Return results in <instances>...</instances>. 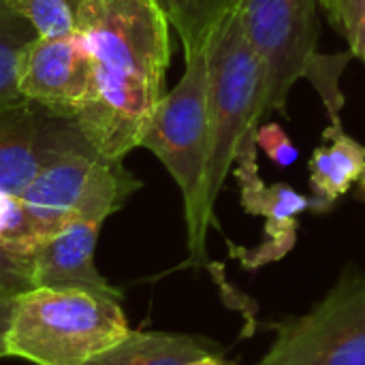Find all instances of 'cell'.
<instances>
[{"instance_id": "6da1fadb", "label": "cell", "mask_w": 365, "mask_h": 365, "mask_svg": "<svg viewBox=\"0 0 365 365\" xmlns=\"http://www.w3.org/2000/svg\"><path fill=\"white\" fill-rule=\"evenodd\" d=\"M77 36L92 58L94 79L92 101L77 124L101 156L124 160L141 145L165 96L169 24L152 0H90Z\"/></svg>"}, {"instance_id": "7a4b0ae2", "label": "cell", "mask_w": 365, "mask_h": 365, "mask_svg": "<svg viewBox=\"0 0 365 365\" xmlns=\"http://www.w3.org/2000/svg\"><path fill=\"white\" fill-rule=\"evenodd\" d=\"M141 148L165 165L182 192L188 265L205 267L216 276V267L207 257V233L216 222L205 195L210 156L207 53L186 60L182 79L156 105Z\"/></svg>"}, {"instance_id": "3957f363", "label": "cell", "mask_w": 365, "mask_h": 365, "mask_svg": "<svg viewBox=\"0 0 365 365\" xmlns=\"http://www.w3.org/2000/svg\"><path fill=\"white\" fill-rule=\"evenodd\" d=\"M321 0H240L244 34L263 66V120L287 107L299 79H310L319 90L329 120H340L342 94L338 77L351 51L340 58L319 53Z\"/></svg>"}, {"instance_id": "277c9868", "label": "cell", "mask_w": 365, "mask_h": 365, "mask_svg": "<svg viewBox=\"0 0 365 365\" xmlns=\"http://www.w3.org/2000/svg\"><path fill=\"white\" fill-rule=\"evenodd\" d=\"M128 331L120 299L86 291L32 289L15 299L6 357L34 365H83Z\"/></svg>"}, {"instance_id": "5b68a950", "label": "cell", "mask_w": 365, "mask_h": 365, "mask_svg": "<svg viewBox=\"0 0 365 365\" xmlns=\"http://www.w3.org/2000/svg\"><path fill=\"white\" fill-rule=\"evenodd\" d=\"M263 101V66L250 47L240 13L231 15L207 49L210 156L205 195L214 210L216 199L233 171L244 139L257 135Z\"/></svg>"}, {"instance_id": "8992f818", "label": "cell", "mask_w": 365, "mask_h": 365, "mask_svg": "<svg viewBox=\"0 0 365 365\" xmlns=\"http://www.w3.org/2000/svg\"><path fill=\"white\" fill-rule=\"evenodd\" d=\"M141 188L122 160L101 156L92 145L47 165L17 197L30 242L36 246L73 220L105 222Z\"/></svg>"}, {"instance_id": "52a82bcc", "label": "cell", "mask_w": 365, "mask_h": 365, "mask_svg": "<svg viewBox=\"0 0 365 365\" xmlns=\"http://www.w3.org/2000/svg\"><path fill=\"white\" fill-rule=\"evenodd\" d=\"M274 329L257 365H365V274L346 267L321 302Z\"/></svg>"}, {"instance_id": "ba28073f", "label": "cell", "mask_w": 365, "mask_h": 365, "mask_svg": "<svg viewBox=\"0 0 365 365\" xmlns=\"http://www.w3.org/2000/svg\"><path fill=\"white\" fill-rule=\"evenodd\" d=\"M86 145L77 120L32 101L0 109V192L19 195L47 165Z\"/></svg>"}, {"instance_id": "9c48e42d", "label": "cell", "mask_w": 365, "mask_h": 365, "mask_svg": "<svg viewBox=\"0 0 365 365\" xmlns=\"http://www.w3.org/2000/svg\"><path fill=\"white\" fill-rule=\"evenodd\" d=\"M17 86L26 101L77 120L94 94L92 58L79 36H36L21 56Z\"/></svg>"}, {"instance_id": "30bf717a", "label": "cell", "mask_w": 365, "mask_h": 365, "mask_svg": "<svg viewBox=\"0 0 365 365\" xmlns=\"http://www.w3.org/2000/svg\"><path fill=\"white\" fill-rule=\"evenodd\" d=\"M233 173L240 184L244 210L252 216L265 218V242L252 250H235V255L246 267H261L282 259L295 246L299 216L310 210V197L297 192L289 184L267 186L261 180L257 165V135L244 139Z\"/></svg>"}, {"instance_id": "8fae6325", "label": "cell", "mask_w": 365, "mask_h": 365, "mask_svg": "<svg viewBox=\"0 0 365 365\" xmlns=\"http://www.w3.org/2000/svg\"><path fill=\"white\" fill-rule=\"evenodd\" d=\"M101 227L96 220H73L38 242L32 252V289L86 291L122 302V291L94 265Z\"/></svg>"}, {"instance_id": "7c38bea8", "label": "cell", "mask_w": 365, "mask_h": 365, "mask_svg": "<svg viewBox=\"0 0 365 365\" xmlns=\"http://www.w3.org/2000/svg\"><path fill=\"white\" fill-rule=\"evenodd\" d=\"M310 210L329 212L365 171V145L349 137L340 120H331L323 141L314 148L310 163Z\"/></svg>"}, {"instance_id": "4fadbf2b", "label": "cell", "mask_w": 365, "mask_h": 365, "mask_svg": "<svg viewBox=\"0 0 365 365\" xmlns=\"http://www.w3.org/2000/svg\"><path fill=\"white\" fill-rule=\"evenodd\" d=\"M222 353L218 344L190 334L128 331L124 338L90 357L83 365H188L201 357Z\"/></svg>"}, {"instance_id": "5bb4252c", "label": "cell", "mask_w": 365, "mask_h": 365, "mask_svg": "<svg viewBox=\"0 0 365 365\" xmlns=\"http://www.w3.org/2000/svg\"><path fill=\"white\" fill-rule=\"evenodd\" d=\"M184 47V58L207 53L218 30L240 11V0H152Z\"/></svg>"}, {"instance_id": "9a60e30c", "label": "cell", "mask_w": 365, "mask_h": 365, "mask_svg": "<svg viewBox=\"0 0 365 365\" xmlns=\"http://www.w3.org/2000/svg\"><path fill=\"white\" fill-rule=\"evenodd\" d=\"M36 30L0 0V109L13 107L26 101L19 92V64L26 47L36 38Z\"/></svg>"}, {"instance_id": "2e32d148", "label": "cell", "mask_w": 365, "mask_h": 365, "mask_svg": "<svg viewBox=\"0 0 365 365\" xmlns=\"http://www.w3.org/2000/svg\"><path fill=\"white\" fill-rule=\"evenodd\" d=\"M28 19L41 38L77 36L79 21L90 0H4Z\"/></svg>"}, {"instance_id": "e0dca14e", "label": "cell", "mask_w": 365, "mask_h": 365, "mask_svg": "<svg viewBox=\"0 0 365 365\" xmlns=\"http://www.w3.org/2000/svg\"><path fill=\"white\" fill-rule=\"evenodd\" d=\"M321 6L346 38L351 56L365 62V0H321Z\"/></svg>"}, {"instance_id": "ac0fdd59", "label": "cell", "mask_w": 365, "mask_h": 365, "mask_svg": "<svg viewBox=\"0 0 365 365\" xmlns=\"http://www.w3.org/2000/svg\"><path fill=\"white\" fill-rule=\"evenodd\" d=\"M257 148L267 154L278 167H291L299 158V150L293 145L284 128L276 122H261L257 128Z\"/></svg>"}, {"instance_id": "d6986e66", "label": "cell", "mask_w": 365, "mask_h": 365, "mask_svg": "<svg viewBox=\"0 0 365 365\" xmlns=\"http://www.w3.org/2000/svg\"><path fill=\"white\" fill-rule=\"evenodd\" d=\"M17 297H6L0 295V357H6V331L11 325V314L15 308Z\"/></svg>"}, {"instance_id": "ffe728a7", "label": "cell", "mask_w": 365, "mask_h": 365, "mask_svg": "<svg viewBox=\"0 0 365 365\" xmlns=\"http://www.w3.org/2000/svg\"><path fill=\"white\" fill-rule=\"evenodd\" d=\"M188 365H237V364H233V361L225 359V357H222V353H214V355L201 357V359H197V361H192V364H188Z\"/></svg>"}, {"instance_id": "44dd1931", "label": "cell", "mask_w": 365, "mask_h": 365, "mask_svg": "<svg viewBox=\"0 0 365 365\" xmlns=\"http://www.w3.org/2000/svg\"><path fill=\"white\" fill-rule=\"evenodd\" d=\"M357 199L365 203V171L364 175H361V180L357 182Z\"/></svg>"}]
</instances>
